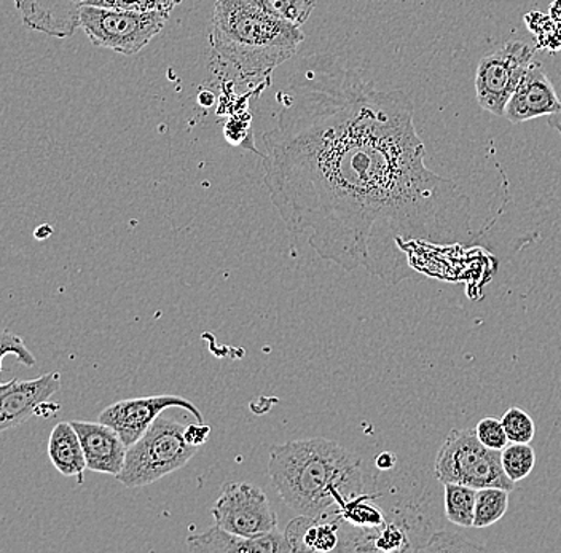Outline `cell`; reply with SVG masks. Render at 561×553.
Returning a JSON list of instances; mask_svg holds the SVG:
<instances>
[{
  "mask_svg": "<svg viewBox=\"0 0 561 553\" xmlns=\"http://www.w3.org/2000/svg\"><path fill=\"white\" fill-rule=\"evenodd\" d=\"M263 135V185L287 232L322 261L389 286L412 275L410 244H472V201L426 166L402 90L357 72L301 73Z\"/></svg>",
  "mask_w": 561,
  "mask_h": 553,
  "instance_id": "obj_1",
  "label": "cell"
},
{
  "mask_svg": "<svg viewBox=\"0 0 561 553\" xmlns=\"http://www.w3.org/2000/svg\"><path fill=\"white\" fill-rule=\"evenodd\" d=\"M268 475L280 499L298 516H324L366 493L363 461L322 437L270 448Z\"/></svg>",
  "mask_w": 561,
  "mask_h": 553,
  "instance_id": "obj_2",
  "label": "cell"
},
{
  "mask_svg": "<svg viewBox=\"0 0 561 553\" xmlns=\"http://www.w3.org/2000/svg\"><path fill=\"white\" fill-rule=\"evenodd\" d=\"M209 38L216 68L265 89L263 82L297 54L305 34L249 0H217Z\"/></svg>",
  "mask_w": 561,
  "mask_h": 553,
  "instance_id": "obj_3",
  "label": "cell"
},
{
  "mask_svg": "<svg viewBox=\"0 0 561 553\" xmlns=\"http://www.w3.org/2000/svg\"><path fill=\"white\" fill-rule=\"evenodd\" d=\"M185 426L158 416L138 442L126 451L125 464L117 481L126 488H142L184 468L198 448L185 440Z\"/></svg>",
  "mask_w": 561,
  "mask_h": 553,
  "instance_id": "obj_4",
  "label": "cell"
},
{
  "mask_svg": "<svg viewBox=\"0 0 561 553\" xmlns=\"http://www.w3.org/2000/svg\"><path fill=\"white\" fill-rule=\"evenodd\" d=\"M434 474L440 483H458L480 489L486 486L512 489L501 464V451L486 448L477 439L476 429H454L438 448Z\"/></svg>",
  "mask_w": 561,
  "mask_h": 553,
  "instance_id": "obj_5",
  "label": "cell"
},
{
  "mask_svg": "<svg viewBox=\"0 0 561 553\" xmlns=\"http://www.w3.org/2000/svg\"><path fill=\"white\" fill-rule=\"evenodd\" d=\"M170 13L126 12L83 5L80 9V30L94 47L123 56L140 54L164 30Z\"/></svg>",
  "mask_w": 561,
  "mask_h": 553,
  "instance_id": "obj_6",
  "label": "cell"
},
{
  "mask_svg": "<svg viewBox=\"0 0 561 553\" xmlns=\"http://www.w3.org/2000/svg\"><path fill=\"white\" fill-rule=\"evenodd\" d=\"M533 55L535 51L525 42L511 41L480 59L476 94L483 111L504 117L508 100L531 65Z\"/></svg>",
  "mask_w": 561,
  "mask_h": 553,
  "instance_id": "obj_7",
  "label": "cell"
},
{
  "mask_svg": "<svg viewBox=\"0 0 561 553\" xmlns=\"http://www.w3.org/2000/svg\"><path fill=\"white\" fill-rule=\"evenodd\" d=\"M210 514L217 527L243 538H254L278 528V516L268 496L254 483H226Z\"/></svg>",
  "mask_w": 561,
  "mask_h": 553,
  "instance_id": "obj_8",
  "label": "cell"
},
{
  "mask_svg": "<svg viewBox=\"0 0 561 553\" xmlns=\"http://www.w3.org/2000/svg\"><path fill=\"white\" fill-rule=\"evenodd\" d=\"M167 408H182L192 413L196 422L203 423V413L188 399L181 395H150V398L126 399L115 402L101 412L98 422L111 426L126 446L138 442L147 429Z\"/></svg>",
  "mask_w": 561,
  "mask_h": 553,
  "instance_id": "obj_9",
  "label": "cell"
},
{
  "mask_svg": "<svg viewBox=\"0 0 561 553\" xmlns=\"http://www.w3.org/2000/svg\"><path fill=\"white\" fill-rule=\"evenodd\" d=\"M61 388L58 372L45 373L35 380L21 381L13 378L0 391V433L18 428L35 415H44L51 395Z\"/></svg>",
  "mask_w": 561,
  "mask_h": 553,
  "instance_id": "obj_10",
  "label": "cell"
},
{
  "mask_svg": "<svg viewBox=\"0 0 561 553\" xmlns=\"http://www.w3.org/2000/svg\"><path fill=\"white\" fill-rule=\"evenodd\" d=\"M561 111V100L542 65L531 61L520 83L508 100L504 117L511 124H524L533 118L549 117Z\"/></svg>",
  "mask_w": 561,
  "mask_h": 553,
  "instance_id": "obj_11",
  "label": "cell"
},
{
  "mask_svg": "<svg viewBox=\"0 0 561 553\" xmlns=\"http://www.w3.org/2000/svg\"><path fill=\"white\" fill-rule=\"evenodd\" d=\"M30 30L56 38H68L80 27V9L87 0H13Z\"/></svg>",
  "mask_w": 561,
  "mask_h": 553,
  "instance_id": "obj_12",
  "label": "cell"
},
{
  "mask_svg": "<svg viewBox=\"0 0 561 553\" xmlns=\"http://www.w3.org/2000/svg\"><path fill=\"white\" fill-rule=\"evenodd\" d=\"M79 434L85 453L87 469L100 474H121L128 446L111 426L101 422H70Z\"/></svg>",
  "mask_w": 561,
  "mask_h": 553,
  "instance_id": "obj_13",
  "label": "cell"
},
{
  "mask_svg": "<svg viewBox=\"0 0 561 553\" xmlns=\"http://www.w3.org/2000/svg\"><path fill=\"white\" fill-rule=\"evenodd\" d=\"M187 548L191 552L205 553H279L290 551L286 535L278 530L270 533L243 538L220 527H210L202 534H193L187 538Z\"/></svg>",
  "mask_w": 561,
  "mask_h": 553,
  "instance_id": "obj_14",
  "label": "cell"
},
{
  "mask_svg": "<svg viewBox=\"0 0 561 553\" xmlns=\"http://www.w3.org/2000/svg\"><path fill=\"white\" fill-rule=\"evenodd\" d=\"M48 457L51 464L65 477H77L82 482L87 469L85 453L79 434L73 429L72 423H58L51 430L48 440Z\"/></svg>",
  "mask_w": 561,
  "mask_h": 553,
  "instance_id": "obj_15",
  "label": "cell"
},
{
  "mask_svg": "<svg viewBox=\"0 0 561 553\" xmlns=\"http://www.w3.org/2000/svg\"><path fill=\"white\" fill-rule=\"evenodd\" d=\"M477 489L458 483H445V517L459 528H472Z\"/></svg>",
  "mask_w": 561,
  "mask_h": 553,
  "instance_id": "obj_16",
  "label": "cell"
},
{
  "mask_svg": "<svg viewBox=\"0 0 561 553\" xmlns=\"http://www.w3.org/2000/svg\"><path fill=\"white\" fill-rule=\"evenodd\" d=\"M508 496H511L508 489L497 488V486L477 489L472 528H477V530L489 528L506 516Z\"/></svg>",
  "mask_w": 561,
  "mask_h": 553,
  "instance_id": "obj_17",
  "label": "cell"
},
{
  "mask_svg": "<svg viewBox=\"0 0 561 553\" xmlns=\"http://www.w3.org/2000/svg\"><path fill=\"white\" fill-rule=\"evenodd\" d=\"M249 2L275 19L301 27L310 19L318 0H249Z\"/></svg>",
  "mask_w": 561,
  "mask_h": 553,
  "instance_id": "obj_18",
  "label": "cell"
},
{
  "mask_svg": "<svg viewBox=\"0 0 561 553\" xmlns=\"http://www.w3.org/2000/svg\"><path fill=\"white\" fill-rule=\"evenodd\" d=\"M501 464L512 482L525 481L536 465V453L529 443H512L501 450Z\"/></svg>",
  "mask_w": 561,
  "mask_h": 553,
  "instance_id": "obj_19",
  "label": "cell"
},
{
  "mask_svg": "<svg viewBox=\"0 0 561 553\" xmlns=\"http://www.w3.org/2000/svg\"><path fill=\"white\" fill-rule=\"evenodd\" d=\"M182 0H87L83 5L103 7V9L126 10V12H173Z\"/></svg>",
  "mask_w": 561,
  "mask_h": 553,
  "instance_id": "obj_20",
  "label": "cell"
},
{
  "mask_svg": "<svg viewBox=\"0 0 561 553\" xmlns=\"http://www.w3.org/2000/svg\"><path fill=\"white\" fill-rule=\"evenodd\" d=\"M504 430H506L508 442L531 443L536 436V425L531 416L518 407L508 408L503 418Z\"/></svg>",
  "mask_w": 561,
  "mask_h": 553,
  "instance_id": "obj_21",
  "label": "cell"
},
{
  "mask_svg": "<svg viewBox=\"0 0 561 553\" xmlns=\"http://www.w3.org/2000/svg\"><path fill=\"white\" fill-rule=\"evenodd\" d=\"M10 355L15 356L18 362L23 364L24 367H34L37 362L20 335L13 334L9 329L0 327V373H2L3 359ZM3 387L5 384L0 383V391Z\"/></svg>",
  "mask_w": 561,
  "mask_h": 553,
  "instance_id": "obj_22",
  "label": "cell"
},
{
  "mask_svg": "<svg viewBox=\"0 0 561 553\" xmlns=\"http://www.w3.org/2000/svg\"><path fill=\"white\" fill-rule=\"evenodd\" d=\"M477 439L491 450H503L507 446L508 439L503 423L497 418L480 419L476 426Z\"/></svg>",
  "mask_w": 561,
  "mask_h": 553,
  "instance_id": "obj_23",
  "label": "cell"
},
{
  "mask_svg": "<svg viewBox=\"0 0 561 553\" xmlns=\"http://www.w3.org/2000/svg\"><path fill=\"white\" fill-rule=\"evenodd\" d=\"M459 539H461L459 535L434 533L421 551H482V548H479V545L459 544Z\"/></svg>",
  "mask_w": 561,
  "mask_h": 553,
  "instance_id": "obj_24",
  "label": "cell"
},
{
  "mask_svg": "<svg viewBox=\"0 0 561 553\" xmlns=\"http://www.w3.org/2000/svg\"><path fill=\"white\" fill-rule=\"evenodd\" d=\"M210 434L209 426L205 425V422L203 423H196V425H191L185 428V440H187L188 443H191L192 447L199 448L202 446H205L206 442H208Z\"/></svg>",
  "mask_w": 561,
  "mask_h": 553,
  "instance_id": "obj_25",
  "label": "cell"
},
{
  "mask_svg": "<svg viewBox=\"0 0 561 553\" xmlns=\"http://www.w3.org/2000/svg\"><path fill=\"white\" fill-rule=\"evenodd\" d=\"M396 457L392 453H381L380 457L377 458V465L381 469V471H389V469L394 468Z\"/></svg>",
  "mask_w": 561,
  "mask_h": 553,
  "instance_id": "obj_26",
  "label": "cell"
},
{
  "mask_svg": "<svg viewBox=\"0 0 561 553\" xmlns=\"http://www.w3.org/2000/svg\"><path fill=\"white\" fill-rule=\"evenodd\" d=\"M547 122H549L550 128L556 129L561 136V111L557 112V114L549 115V120Z\"/></svg>",
  "mask_w": 561,
  "mask_h": 553,
  "instance_id": "obj_27",
  "label": "cell"
},
{
  "mask_svg": "<svg viewBox=\"0 0 561 553\" xmlns=\"http://www.w3.org/2000/svg\"><path fill=\"white\" fill-rule=\"evenodd\" d=\"M53 233V229L50 226H42L35 230V240H47L50 238Z\"/></svg>",
  "mask_w": 561,
  "mask_h": 553,
  "instance_id": "obj_28",
  "label": "cell"
}]
</instances>
